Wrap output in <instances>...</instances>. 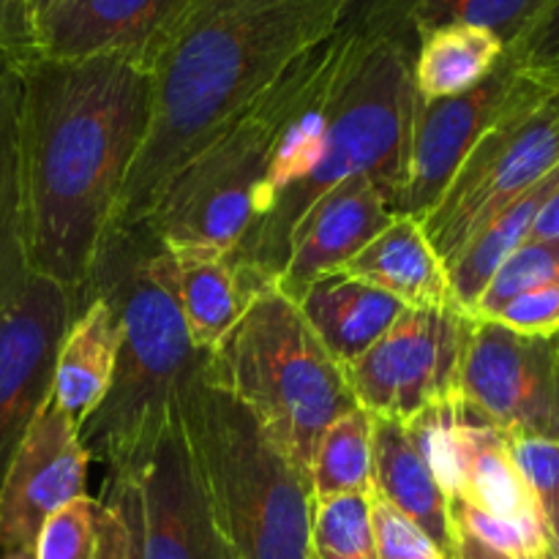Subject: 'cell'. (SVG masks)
Masks as SVG:
<instances>
[{"label": "cell", "instance_id": "12", "mask_svg": "<svg viewBox=\"0 0 559 559\" xmlns=\"http://www.w3.org/2000/svg\"><path fill=\"white\" fill-rule=\"evenodd\" d=\"M134 480L142 511V559H233L180 413L164 426Z\"/></svg>", "mask_w": 559, "mask_h": 559}, {"label": "cell", "instance_id": "16", "mask_svg": "<svg viewBox=\"0 0 559 559\" xmlns=\"http://www.w3.org/2000/svg\"><path fill=\"white\" fill-rule=\"evenodd\" d=\"M391 205L374 180L366 175L342 180L300 216L276 289L298 304L317 278L342 271L391 224Z\"/></svg>", "mask_w": 559, "mask_h": 559}, {"label": "cell", "instance_id": "32", "mask_svg": "<svg viewBox=\"0 0 559 559\" xmlns=\"http://www.w3.org/2000/svg\"><path fill=\"white\" fill-rule=\"evenodd\" d=\"M508 448L546 516L559 497V442L546 437H508Z\"/></svg>", "mask_w": 559, "mask_h": 559}, {"label": "cell", "instance_id": "11", "mask_svg": "<svg viewBox=\"0 0 559 559\" xmlns=\"http://www.w3.org/2000/svg\"><path fill=\"white\" fill-rule=\"evenodd\" d=\"M80 298L31 276L20 298L0 306V484L44 404L52 399L55 358Z\"/></svg>", "mask_w": 559, "mask_h": 559}, {"label": "cell", "instance_id": "34", "mask_svg": "<svg viewBox=\"0 0 559 559\" xmlns=\"http://www.w3.org/2000/svg\"><path fill=\"white\" fill-rule=\"evenodd\" d=\"M491 322L524 336H551L559 333V284L530 289L502 306Z\"/></svg>", "mask_w": 559, "mask_h": 559}, {"label": "cell", "instance_id": "33", "mask_svg": "<svg viewBox=\"0 0 559 559\" xmlns=\"http://www.w3.org/2000/svg\"><path fill=\"white\" fill-rule=\"evenodd\" d=\"M516 69L544 74L559 66V0H544L527 31L506 49Z\"/></svg>", "mask_w": 559, "mask_h": 559}, {"label": "cell", "instance_id": "14", "mask_svg": "<svg viewBox=\"0 0 559 559\" xmlns=\"http://www.w3.org/2000/svg\"><path fill=\"white\" fill-rule=\"evenodd\" d=\"M513 80H516V69L511 60L502 58L500 66L473 91L448 98L418 96L399 216H413L424 222L426 213L442 200L475 142L500 115Z\"/></svg>", "mask_w": 559, "mask_h": 559}, {"label": "cell", "instance_id": "38", "mask_svg": "<svg viewBox=\"0 0 559 559\" xmlns=\"http://www.w3.org/2000/svg\"><path fill=\"white\" fill-rule=\"evenodd\" d=\"M453 559H522V557H511L502 555V551L491 549V546L480 544L478 538L467 533H459L456 530V549H453ZM549 559V557H546Z\"/></svg>", "mask_w": 559, "mask_h": 559}, {"label": "cell", "instance_id": "18", "mask_svg": "<svg viewBox=\"0 0 559 559\" xmlns=\"http://www.w3.org/2000/svg\"><path fill=\"white\" fill-rule=\"evenodd\" d=\"M371 451H374V495L402 516L418 524L453 559L456 530L451 522V500L437 480L435 469L415 445L407 424L371 415Z\"/></svg>", "mask_w": 559, "mask_h": 559}, {"label": "cell", "instance_id": "1", "mask_svg": "<svg viewBox=\"0 0 559 559\" xmlns=\"http://www.w3.org/2000/svg\"><path fill=\"white\" fill-rule=\"evenodd\" d=\"M22 211L31 276L82 304L151 120V71L126 58L20 60Z\"/></svg>", "mask_w": 559, "mask_h": 559}, {"label": "cell", "instance_id": "6", "mask_svg": "<svg viewBox=\"0 0 559 559\" xmlns=\"http://www.w3.org/2000/svg\"><path fill=\"white\" fill-rule=\"evenodd\" d=\"M205 377L238 399L306 475L328 426L358 407L344 369L276 284L207 353Z\"/></svg>", "mask_w": 559, "mask_h": 559}, {"label": "cell", "instance_id": "23", "mask_svg": "<svg viewBox=\"0 0 559 559\" xmlns=\"http://www.w3.org/2000/svg\"><path fill=\"white\" fill-rule=\"evenodd\" d=\"M559 186V164L549 175L538 180L533 189L511 202L506 211L497 213L491 222H486L462 249L448 262V284H451V298L464 314H473L475 304L484 295L486 284L491 282L502 262L530 240L533 224L538 218L540 207L546 205Z\"/></svg>", "mask_w": 559, "mask_h": 559}, {"label": "cell", "instance_id": "3", "mask_svg": "<svg viewBox=\"0 0 559 559\" xmlns=\"http://www.w3.org/2000/svg\"><path fill=\"white\" fill-rule=\"evenodd\" d=\"M85 295L112 306L120 347L107 396L80 426V440L91 462L104 464L109 475H134L207 353L186 331L173 251L145 222L109 224Z\"/></svg>", "mask_w": 559, "mask_h": 559}, {"label": "cell", "instance_id": "15", "mask_svg": "<svg viewBox=\"0 0 559 559\" xmlns=\"http://www.w3.org/2000/svg\"><path fill=\"white\" fill-rule=\"evenodd\" d=\"M189 0H55L33 22V55L126 58L151 71Z\"/></svg>", "mask_w": 559, "mask_h": 559}, {"label": "cell", "instance_id": "9", "mask_svg": "<svg viewBox=\"0 0 559 559\" xmlns=\"http://www.w3.org/2000/svg\"><path fill=\"white\" fill-rule=\"evenodd\" d=\"M473 325L456 306L404 309L374 347L344 366L355 404L377 418L409 424L459 399Z\"/></svg>", "mask_w": 559, "mask_h": 559}, {"label": "cell", "instance_id": "36", "mask_svg": "<svg viewBox=\"0 0 559 559\" xmlns=\"http://www.w3.org/2000/svg\"><path fill=\"white\" fill-rule=\"evenodd\" d=\"M0 55L5 58H31L33 25L27 0H0Z\"/></svg>", "mask_w": 559, "mask_h": 559}, {"label": "cell", "instance_id": "7", "mask_svg": "<svg viewBox=\"0 0 559 559\" xmlns=\"http://www.w3.org/2000/svg\"><path fill=\"white\" fill-rule=\"evenodd\" d=\"M309 55L311 49L227 120L164 186L142 218L164 243L235 251L251 222L257 191L276 158L289 109L304 87Z\"/></svg>", "mask_w": 559, "mask_h": 559}, {"label": "cell", "instance_id": "30", "mask_svg": "<svg viewBox=\"0 0 559 559\" xmlns=\"http://www.w3.org/2000/svg\"><path fill=\"white\" fill-rule=\"evenodd\" d=\"M102 500L76 497L55 511L36 540V559H96Z\"/></svg>", "mask_w": 559, "mask_h": 559}, {"label": "cell", "instance_id": "4", "mask_svg": "<svg viewBox=\"0 0 559 559\" xmlns=\"http://www.w3.org/2000/svg\"><path fill=\"white\" fill-rule=\"evenodd\" d=\"M342 71L336 109L320 162L278 202L251 222L233 257L246 271L276 284L287 262L289 238L300 216L342 180L366 175L380 186L393 216L402 213L418 87L415 44L385 33H353Z\"/></svg>", "mask_w": 559, "mask_h": 559}, {"label": "cell", "instance_id": "2", "mask_svg": "<svg viewBox=\"0 0 559 559\" xmlns=\"http://www.w3.org/2000/svg\"><path fill=\"white\" fill-rule=\"evenodd\" d=\"M342 14L344 0H189L151 66V120L112 224L142 222L175 173Z\"/></svg>", "mask_w": 559, "mask_h": 559}, {"label": "cell", "instance_id": "40", "mask_svg": "<svg viewBox=\"0 0 559 559\" xmlns=\"http://www.w3.org/2000/svg\"><path fill=\"white\" fill-rule=\"evenodd\" d=\"M52 3H55V0H27V14H31V25L38 20V14H44V11H47Z\"/></svg>", "mask_w": 559, "mask_h": 559}, {"label": "cell", "instance_id": "29", "mask_svg": "<svg viewBox=\"0 0 559 559\" xmlns=\"http://www.w3.org/2000/svg\"><path fill=\"white\" fill-rule=\"evenodd\" d=\"M96 559H142V511L134 475H109Z\"/></svg>", "mask_w": 559, "mask_h": 559}, {"label": "cell", "instance_id": "10", "mask_svg": "<svg viewBox=\"0 0 559 559\" xmlns=\"http://www.w3.org/2000/svg\"><path fill=\"white\" fill-rule=\"evenodd\" d=\"M459 402L502 435L559 442V333L524 336L475 320Z\"/></svg>", "mask_w": 559, "mask_h": 559}, {"label": "cell", "instance_id": "35", "mask_svg": "<svg viewBox=\"0 0 559 559\" xmlns=\"http://www.w3.org/2000/svg\"><path fill=\"white\" fill-rule=\"evenodd\" d=\"M409 11L413 0H344L342 31L385 33L418 47Z\"/></svg>", "mask_w": 559, "mask_h": 559}, {"label": "cell", "instance_id": "21", "mask_svg": "<svg viewBox=\"0 0 559 559\" xmlns=\"http://www.w3.org/2000/svg\"><path fill=\"white\" fill-rule=\"evenodd\" d=\"M118 347L120 325L112 306L98 295H85L60 338L52 374V399L76 426L85 424L107 396Z\"/></svg>", "mask_w": 559, "mask_h": 559}, {"label": "cell", "instance_id": "39", "mask_svg": "<svg viewBox=\"0 0 559 559\" xmlns=\"http://www.w3.org/2000/svg\"><path fill=\"white\" fill-rule=\"evenodd\" d=\"M546 533H549V555L559 559V497L546 511Z\"/></svg>", "mask_w": 559, "mask_h": 559}, {"label": "cell", "instance_id": "17", "mask_svg": "<svg viewBox=\"0 0 559 559\" xmlns=\"http://www.w3.org/2000/svg\"><path fill=\"white\" fill-rule=\"evenodd\" d=\"M167 249L173 251L175 289L191 344L200 353H213L238 325L251 300L273 284L238 265L233 251L205 246Z\"/></svg>", "mask_w": 559, "mask_h": 559}, {"label": "cell", "instance_id": "13", "mask_svg": "<svg viewBox=\"0 0 559 559\" xmlns=\"http://www.w3.org/2000/svg\"><path fill=\"white\" fill-rule=\"evenodd\" d=\"M87 464L91 456L82 448L80 426L49 399L0 484V555L36 549L47 519L85 497Z\"/></svg>", "mask_w": 559, "mask_h": 559}, {"label": "cell", "instance_id": "22", "mask_svg": "<svg viewBox=\"0 0 559 559\" xmlns=\"http://www.w3.org/2000/svg\"><path fill=\"white\" fill-rule=\"evenodd\" d=\"M31 282L22 211V71L0 55V306Z\"/></svg>", "mask_w": 559, "mask_h": 559}, {"label": "cell", "instance_id": "37", "mask_svg": "<svg viewBox=\"0 0 559 559\" xmlns=\"http://www.w3.org/2000/svg\"><path fill=\"white\" fill-rule=\"evenodd\" d=\"M530 238H535V240H559V186L555 189V194L546 200V205L540 207V213H538V218H535Z\"/></svg>", "mask_w": 559, "mask_h": 559}, {"label": "cell", "instance_id": "25", "mask_svg": "<svg viewBox=\"0 0 559 559\" xmlns=\"http://www.w3.org/2000/svg\"><path fill=\"white\" fill-rule=\"evenodd\" d=\"M371 424V413L353 407L328 426L309 464L314 502L338 495H374Z\"/></svg>", "mask_w": 559, "mask_h": 559}, {"label": "cell", "instance_id": "31", "mask_svg": "<svg viewBox=\"0 0 559 559\" xmlns=\"http://www.w3.org/2000/svg\"><path fill=\"white\" fill-rule=\"evenodd\" d=\"M371 524L380 559H451L437 549L435 540L418 524L377 495L371 497Z\"/></svg>", "mask_w": 559, "mask_h": 559}, {"label": "cell", "instance_id": "28", "mask_svg": "<svg viewBox=\"0 0 559 559\" xmlns=\"http://www.w3.org/2000/svg\"><path fill=\"white\" fill-rule=\"evenodd\" d=\"M549 284H559V240H524L491 276L469 317L491 320L513 298Z\"/></svg>", "mask_w": 559, "mask_h": 559}, {"label": "cell", "instance_id": "42", "mask_svg": "<svg viewBox=\"0 0 559 559\" xmlns=\"http://www.w3.org/2000/svg\"><path fill=\"white\" fill-rule=\"evenodd\" d=\"M530 74H533V71H530ZM544 76H549V80L559 82V66H557V69H551V71H544Z\"/></svg>", "mask_w": 559, "mask_h": 559}, {"label": "cell", "instance_id": "24", "mask_svg": "<svg viewBox=\"0 0 559 559\" xmlns=\"http://www.w3.org/2000/svg\"><path fill=\"white\" fill-rule=\"evenodd\" d=\"M506 58V44L486 27L440 25L426 31L415 49V87L424 98L473 91Z\"/></svg>", "mask_w": 559, "mask_h": 559}, {"label": "cell", "instance_id": "41", "mask_svg": "<svg viewBox=\"0 0 559 559\" xmlns=\"http://www.w3.org/2000/svg\"><path fill=\"white\" fill-rule=\"evenodd\" d=\"M0 559H36V549H14V551H3Z\"/></svg>", "mask_w": 559, "mask_h": 559}, {"label": "cell", "instance_id": "8", "mask_svg": "<svg viewBox=\"0 0 559 559\" xmlns=\"http://www.w3.org/2000/svg\"><path fill=\"white\" fill-rule=\"evenodd\" d=\"M516 69V66H513ZM559 164V82L516 69L508 102L420 222L451 262L456 251Z\"/></svg>", "mask_w": 559, "mask_h": 559}, {"label": "cell", "instance_id": "19", "mask_svg": "<svg viewBox=\"0 0 559 559\" xmlns=\"http://www.w3.org/2000/svg\"><path fill=\"white\" fill-rule=\"evenodd\" d=\"M342 273L382 289L407 309L456 306L445 262L413 216H393L391 224L342 267Z\"/></svg>", "mask_w": 559, "mask_h": 559}, {"label": "cell", "instance_id": "20", "mask_svg": "<svg viewBox=\"0 0 559 559\" xmlns=\"http://www.w3.org/2000/svg\"><path fill=\"white\" fill-rule=\"evenodd\" d=\"M298 309L311 331L317 333L322 347L344 369L366 349L374 347L407 306L371 284L333 271L317 278L300 295Z\"/></svg>", "mask_w": 559, "mask_h": 559}, {"label": "cell", "instance_id": "26", "mask_svg": "<svg viewBox=\"0 0 559 559\" xmlns=\"http://www.w3.org/2000/svg\"><path fill=\"white\" fill-rule=\"evenodd\" d=\"M544 0H413L415 36L440 25H475L495 33L506 49L522 36Z\"/></svg>", "mask_w": 559, "mask_h": 559}, {"label": "cell", "instance_id": "43", "mask_svg": "<svg viewBox=\"0 0 559 559\" xmlns=\"http://www.w3.org/2000/svg\"><path fill=\"white\" fill-rule=\"evenodd\" d=\"M549 559H555V557H551V555H549Z\"/></svg>", "mask_w": 559, "mask_h": 559}, {"label": "cell", "instance_id": "27", "mask_svg": "<svg viewBox=\"0 0 559 559\" xmlns=\"http://www.w3.org/2000/svg\"><path fill=\"white\" fill-rule=\"evenodd\" d=\"M371 497L338 495L314 502L311 559H380L371 524Z\"/></svg>", "mask_w": 559, "mask_h": 559}, {"label": "cell", "instance_id": "5", "mask_svg": "<svg viewBox=\"0 0 559 559\" xmlns=\"http://www.w3.org/2000/svg\"><path fill=\"white\" fill-rule=\"evenodd\" d=\"M178 413L233 559H311V480L260 420L205 366Z\"/></svg>", "mask_w": 559, "mask_h": 559}]
</instances>
